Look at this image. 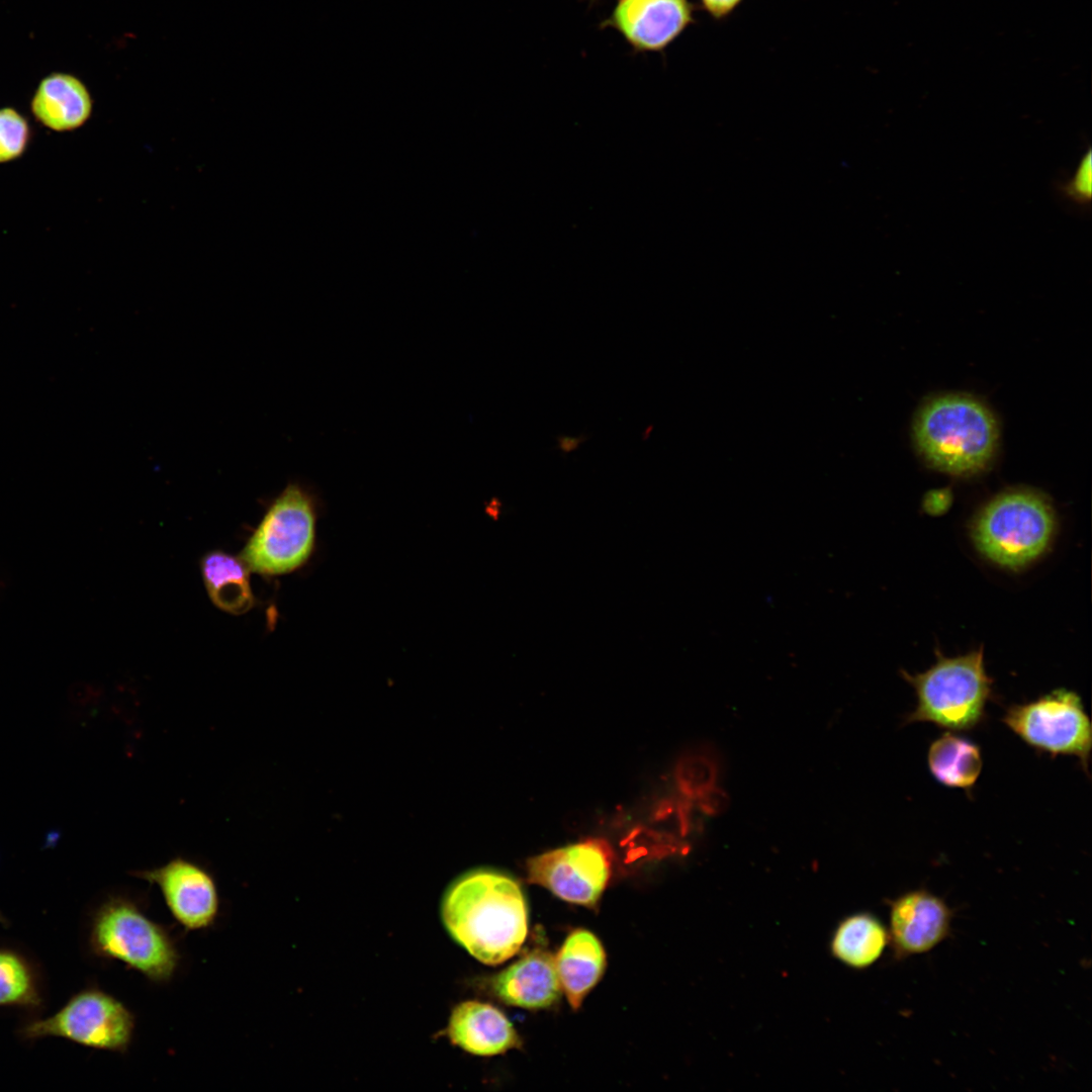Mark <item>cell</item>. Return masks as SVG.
<instances>
[{
	"label": "cell",
	"instance_id": "cell-23",
	"mask_svg": "<svg viewBox=\"0 0 1092 1092\" xmlns=\"http://www.w3.org/2000/svg\"><path fill=\"white\" fill-rule=\"evenodd\" d=\"M557 449L563 454L576 451L582 443L589 439V435L581 434L577 437L559 435L556 438Z\"/></svg>",
	"mask_w": 1092,
	"mask_h": 1092
},
{
	"label": "cell",
	"instance_id": "cell-20",
	"mask_svg": "<svg viewBox=\"0 0 1092 1092\" xmlns=\"http://www.w3.org/2000/svg\"><path fill=\"white\" fill-rule=\"evenodd\" d=\"M43 1004L39 978L20 952L0 947V1007L37 1010Z\"/></svg>",
	"mask_w": 1092,
	"mask_h": 1092
},
{
	"label": "cell",
	"instance_id": "cell-17",
	"mask_svg": "<svg viewBox=\"0 0 1092 1092\" xmlns=\"http://www.w3.org/2000/svg\"><path fill=\"white\" fill-rule=\"evenodd\" d=\"M250 569L241 558L216 550L201 560V573L211 602L233 614L247 613L255 604L250 583Z\"/></svg>",
	"mask_w": 1092,
	"mask_h": 1092
},
{
	"label": "cell",
	"instance_id": "cell-18",
	"mask_svg": "<svg viewBox=\"0 0 1092 1092\" xmlns=\"http://www.w3.org/2000/svg\"><path fill=\"white\" fill-rule=\"evenodd\" d=\"M927 764L931 776L939 784L970 791L981 775L983 758L976 743L945 732L930 744Z\"/></svg>",
	"mask_w": 1092,
	"mask_h": 1092
},
{
	"label": "cell",
	"instance_id": "cell-22",
	"mask_svg": "<svg viewBox=\"0 0 1092 1092\" xmlns=\"http://www.w3.org/2000/svg\"><path fill=\"white\" fill-rule=\"evenodd\" d=\"M1092 153L1089 149L1082 157L1070 181L1061 185V191L1079 204H1088L1092 195Z\"/></svg>",
	"mask_w": 1092,
	"mask_h": 1092
},
{
	"label": "cell",
	"instance_id": "cell-14",
	"mask_svg": "<svg viewBox=\"0 0 1092 1092\" xmlns=\"http://www.w3.org/2000/svg\"><path fill=\"white\" fill-rule=\"evenodd\" d=\"M446 1033L453 1044L477 1056H495L521 1045L506 1015L479 1001L458 1004L450 1015Z\"/></svg>",
	"mask_w": 1092,
	"mask_h": 1092
},
{
	"label": "cell",
	"instance_id": "cell-12",
	"mask_svg": "<svg viewBox=\"0 0 1092 1092\" xmlns=\"http://www.w3.org/2000/svg\"><path fill=\"white\" fill-rule=\"evenodd\" d=\"M612 24L636 49L657 51L688 24L686 0H618Z\"/></svg>",
	"mask_w": 1092,
	"mask_h": 1092
},
{
	"label": "cell",
	"instance_id": "cell-2",
	"mask_svg": "<svg viewBox=\"0 0 1092 1092\" xmlns=\"http://www.w3.org/2000/svg\"><path fill=\"white\" fill-rule=\"evenodd\" d=\"M970 537L994 565L1022 570L1052 547L1058 518L1050 499L1029 488H1010L989 499L973 517Z\"/></svg>",
	"mask_w": 1092,
	"mask_h": 1092
},
{
	"label": "cell",
	"instance_id": "cell-13",
	"mask_svg": "<svg viewBox=\"0 0 1092 1092\" xmlns=\"http://www.w3.org/2000/svg\"><path fill=\"white\" fill-rule=\"evenodd\" d=\"M491 989L508 1005L548 1008L559 1000L562 992L555 958L546 950L534 949L496 975Z\"/></svg>",
	"mask_w": 1092,
	"mask_h": 1092
},
{
	"label": "cell",
	"instance_id": "cell-21",
	"mask_svg": "<svg viewBox=\"0 0 1092 1092\" xmlns=\"http://www.w3.org/2000/svg\"><path fill=\"white\" fill-rule=\"evenodd\" d=\"M30 140L27 120L13 108L0 109V164L21 157Z\"/></svg>",
	"mask_w": 1092,
	"mask_h": 1092
},
{
	"label": "cell",
	"instance_id": "cell-4",
	"mask_svg": "<svg viewBox=\"0 0 1092 1092\" xmlns=\"http://www.w3.org/2000/svg\"><path fill=\"white\" fill-rule=\"evenodd\" d=\"M935 662L925 671L904 679L914 689L917 703L906 723L928 722L951 731H970L985 718L992 698L993 679L984 663V649L947 657L936 650Z\"/></svg>",
	"mask_w": 1092,
	"mask_h": 1092
},
{
	"label": "cell",
	"instance_id": "cell-11",
	"mask_svg": "<svg viewBox=\"0 0 1092 1092\" xmlns=\"http://www.w3.org/2000/svg\"><path fill=\"white\" fill-rule=\"evenodd\" d=\"M951 911L939 897L915 890L891 903L889 940L897 958L931 950L950 931Z\"/></svg>",
	"mask_w": 1092,
	"mask_h": 1092
},
{
	"label": "cell",
	"instance_id": "cell-5",
	"mask_svg": "<svg viewBox=\"0 0 1092 1092\" xmlns=\"http://www.w3.org/2000/svg\"><path fill=\"white\" fill-rule=\"evenodd\" d=\"M88 940L95 957L120 961L155 983L169 982L180 960L168 930L123 896L108 897L94 911Z\"/></svg>",
	"mask_w": 1092,
	"mask_h": 1092
},
{
	"label": "cell",
	"instance_id": "cell-1",
	"mask_svg": "<svg viewBox=\"0 0 1092 1092\" xmlns=\"http://www.w3.org/2000/svg\"><path fill=\"white\" fill-rule=\"evenodd\" d=\"M441 915L452 938L485 965L512 958L528 933V907L520 884L492 869L458 877L445 892Z\"/></svg>",
	"mask_w": 1092,
	"mask_h": 1092
},
{
	"label": "cell",
	"instance_id": "cell-9",
	"mask_svg": "<svg viewBox=\"0 0 1092 1092\" xmlns=\"http://www.w3.org/2000/svg\"><path fill=\"white\" fill-rule=\"evenodd\" d=\"M613 852L599 838L543 852L527 860L528 880L556 897L594 907L612 876Z\"/></svg>",
	"mask_w": 1092,
	"mask_h": 1092
},
{
	"label": "cell",
	"instance_id": "cell-24",
	"mask_svg": "<svg viewBox=\"0 0 1092 1092\" xmlns=\"http://www.w3.org/2000/svg\"><path fill=\"white\" fill-rule=\"evenodd\" d=\"M740 0H703L706 7L716 15H722L732 9Z\"/></svg>",
	"mask_w": 1092,
	"mask_h": 1092
},
{
	"label": "cell",
	"instance_id": "cell-3",
	"mask_svg": "<svg viewBox=\"0 0 1092 1092\" xmlns=\"http://www.w3.org/2000/svg\"><path fill=\"white\" fill-rule=\"evenodd\" d=\"M914 438L919 452L933 468L956 476L984 470L998 442V427L990 410L963 394L932 398L918 413Z\"/></svg>",
	"mask_w": 1092,
	"mask_h": 1092
},
{
	"label": "cell",
	"instance_id": "cell-19",
	"mask_svg": "<svg viewBox=\"0 0 1092 1092\" xmlns=\"http://www.w3.org/2000/svg\"><path fill=\"white\" fill-rule=\"evenodd\" d=\"M889 941L884 924L875 915L863 912L847 916L838 924L830 949L842 964L861 970L881 958Z\"/></svg>",
	"mask_w": 1092,
	"mask_h": 1092
},
{
	"label": "cell",
	"instance_id": "cell-7",
	"mask_svg": "<svg viewBox=\"0 0 1092 1092\" xmlns=\"http://www.w3.org/2000/svg\"><path fill=\"white\" fill-rule=\"evenodd\" d=\"M133 1031L134 1016L122 1002L98 988H87L54 1015L22 1025L17 1034L23 1040L62 1037L91 1049L125 1053Z\"/></svg>",
	"mask_w": 1092,
	"mask_h": 1092
},
{
	"label": "cell",
	"instance_id": "cell-6",
	"mask_svg": "<svg viewBox=\"0 0 1092 1092\" xmlns=\"http://www.w3.org/2000/svg\"><path fill=\"white\" fill-rule=\"evenodd\" d=\"M317 518L315 494L299 482L288 483L269 505L240 558L267 576L299 569L314 553Z\"/></svg>",
	"mask_w": 1092,
	"mask_h": 1092
},
{
	"label": "cell",
	"instance_id": "cell-8",
	"mask_svg": "<svg viewBox=\"0 0 1092 1092\" xmlns=\"http://www.w3.org/2000/svg\"><path fill=\"white\" fill-rule=\"evenodd\" d=\"M1002 721L1033 749L1053 756H1075L1088 771L1092 728L1077 693L1058 689L1034 701L1012 705Z\"/></svg>",
	"mask_w": 1092,
	"mask_h": 1092
},
{
	"label": "cell",
	"instance_id": "cell-10",
	"mask_svg": "<svg viewBox=\"0 0 1092 1092\" xmlns=\"http://www.w3.org/2000/svg\"><path fill=\"white\" fill-rule=\"evenodd\" d=\"M131 875L155 884L175 920L186 930L210 927L219 912V895L213 876L201 864L181 856L152 870Z\"/></svg>",
	"mask_w": 1092,
	"mask_h": 1092
},
{
	"label": "cell",
	"instance_id": "cell-15",
	"mask_svg": "<svg viewBox=\"0 0 1092 1092\" xmlns=\"http://www.w3.org/2000/svg\"><path fill=\"white\" fill-rule=\"evenodd\" d=\"M93 100L87 87L68 74H52L44 78L31 101L34 117L54 131H71L83 126L91 117Z\"/></svg>",
	"mask_w": 1092,
	"mask_h": 1092
},
{
	"label": "cell",
	"instance_id": "cell-16",
	"mask_svg": "<svg viewBox=\"0 0 1092 1092\" xmlns=\"http://www.w3.org/2000/svg\"><path fill=\"white\" fill-rule=\"evenodd\" d=\"M555 965L562 991L576 1010L602 978L606 953L596 935L585 929H576L563 942Z\"/></svg>",
	"mask_w": 1092,
	"mask_h": 1092
}]
</instances>
